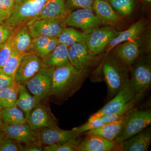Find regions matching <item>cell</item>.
Returning a JSON list of instances; mask_svg holds the SVG:
<instances>
[{
  "mask_svg": "<svg viewBox=\"0 0 151 151\" xmlns=\"http://www.w3.org/2000/svg\"><path fill=\"white\" fill-rule=\"evenodd\" d=\"M88 68L78 69L69 63L54 68L51 96L59 98L71 97L81 88Z\"/></svg>",
  "mask_w": 151,
  "mask_h": 151,
  "instance_id": "obj_1",
  "label": "cell"
},
{
  "mask_svg": "<svg viewBox=\"0 0 151 151\" xmlns=\"http://www.w3.org/2000/svg\"><path fill=\"white\" fill-rule=\"evenodd\" d=\"M42 146L38 143H32L24 146L23 151H42Z\"/></svg>",
  "mask_w": 151,
  "mask_h": 151,
  "instance_id": "obj_41",
  "label": "cell"
},
{
  "mask_svg": "<svg viewBox=\"0 0 151 151\" xmlns=\"http://www.w3.org/2000/svg\"><path fill=\"white\" fill-rule=\"evenodd\" d=\"M6 19V18L5 17H2L0 16V24L2 23H3V22Z\"/></svg>",
  "mask_w": 151,
  "mask_h": 151,
  "instance_id": "obj_44",
  "label": "cell"
},
{
  "mask_svg": "<svg viewBox=\"0 0 151 151\" xmlns=\"http://www.w3.org/2000/svg\"><path fill=\"white\" fill-rule=\"evenodd\" d=\"M52 37L45 36H39L33 38L30 52L37 55L46 46Z\"/></svg>",
  "mask_w": 151,
  "mask_h": 151,
  "instance_id": "obj_35",
  "label": "cell"
},
{
  "mask_svg": "<svg viewBox=\"0 0 151 151\" xmlns=\"http://www.w3.org/2000/svg\"><path fill=\"white\" fill-rule=\"evenodd\" d=\"M124 115L125 122L123 131L114 141L119 144L145 129L151 123L150 109L139 110L134 107L128 110Z\"/></svg>",
  "mask_w": 151,
  "mask_h": 151,
  "instance_id": "obj_4",
  "label": "cell"
},
{
  "mask_svg": "<svg viewBox=\"0 0 151 151\" xmlns=\"http://www.w3.org/2000/svg\"><path fill=\"white\" fill-rule=\"evenodd\" d=\"M19 26L15 28L13 32L9 39L0 46V68L4 65L13 52L14 40Z\"/></svg>",
  "mask_w": 151,
  "mask_h": 151,
  "instance_id": "obj_31",
  "label": "cell"
},
{
  "mask_svg": "<svg viewBox=\"0 0 151 151\" xmlns=\"http://www.w3.org/2000/svg\"><path fill=\"white\" fill-rule=\"evenodd\" d=\"M114 52L119 59L131 66L134 63L139 55V45L137 40L129 41L117 45Z\"/></svg>",
  "mask_w": 151,
  "mask_h": 151,
  "instance_id": "obj_22",
  "label": "cell"
},
{
  "mask_svg": "<svg viewBox=\"0 0 151 151\" xmlns=\"http://www.w3.org/2000/svg\"><path fill=\"white\" fill-rule=\"evenodd\" d=\"M88 33L78 31L72 27H65L57 38L59 43L68 47L74 44L86 42Z\"/></svg>",
  "mask_w": 151,
  "mask_h": 151,
  "instance_id": "obj_28",
  "label": "cell"
},
{
  "mask_svg": "<svg viewBox=\"0 0 151 151\" xmlns=\"http://www.w3.org/2000/svg\"><path fill=\"white\" fill-rule=\"evenodd\" d=\"M32 39L26 23L19 26L14 40V50L22 54L30 52Z\"/></svg>",
  "mask_w": 151,
  "mask_h": 151,
  "instance_id": "obj_25",
  "label": "cell"
},
{
  "mask_svg": "<svg viewBox=\"0 0 151 151\" xmlns=\"http://www.w3.org/2000/svg\"><path fill=\"white\" fill-rule=\"evenodd\" d=\"M145 29V24L142 20L135 23L128 29L120 33L113 39L106 47L105 50L109 53L111 50L124 42L137 40Z\"/></svg>",
  "mask_w": 151,
  "mask_h": 151,
  "instance_id": "obj_21",
  "label": "cell"
},
{
  "mask_svg": "<svg viewBox=\"0 0 151 151\" xmlns=\"http://www.w3.org/2000/svg\"><path fill=\"white\" fill-rule=\"evenodd\" d=\"M47 0H16L10 15L3 22L7 26L16 27L36 17Z\"/></svg>",
  "mask_w": 151,
  "mask_h": 151,
  "instance_id": "obj_3",
  "label": "cell"
},
{
  "mask_svg": "<svg viewBox=\"0 0 151 151\" xmlns=\"http://www.w3.org/2000/svg\"><path fill=\"white\" fill-rule=\"evenodd\" d=\"M14 6L13 0H0V16L8 18Z\"/></svg>",
  "mask_w": 151,
  "mask_h": 151,
  "instance_id": "obj_37",
  "label": "cell"
},
{
  "mask_svg": "<svg viewBox=\"0 0 151 151\" xmlns=\"http://www.w3.org/2000/svg\"><path fill=\"white\" fill-rule=\"evenodd\" d=\"M137 94H145L150 86L151 67L150 61L139 62L132 68L131 79Z\"/></svg>",
  "mask_w": 151,
  "mask_h": 151,
  "instance_id": "obj_15",
  "label": "cell"
},
{
  "mask_svg": "<svg viewBox=\"0 0 151 151\" xmlns=\"http://www.w3.org/2000/svg\"><path fill=\"white\" fill-rule=\"evenodd\" d=\"M32 38L39 36L58 38L66 27L65 19H44L26 23Z\"/></svg>",
  "mask_w": 151,
  "mask_h": 151,
  "instance_id": "obj_7",
  "label": "cell"
},
{
  "mask_svg": "<svg viewBox=\"0 0 151 151\" xmlns=\"http://www.w3.org/2000/svg\"><path fill=\"white\" fill-rule=\"evenodd\" d=\"M127 66L113 55H108L103 61L102 71L108 87V100L114 97L129 79Z\"/></svg>",
  "mask_w": 151,
  "mask_h": 151,
  "instance_id": "obj_2",
  "label": "cell"
},
{
  "mask_svg": "<svg viewBox=\"0 0 151 151\" xmlns=\"http://www.w3.org/2000/svg\"><path fill=\"white\" fill-rule=\"evenodd\" d=\"M144 95V94L137 93L134 98L131 100L120 111L116 113L103 115L92 122L88 123L87 125V128L89 130L93 129L102 127L105 124L116 121L121 118L128 110L134 108L135 105L142 98Z\"/></svg>",
  "mask_w": 151,
  "mask_h": 151,
  "instance_id": "obj_23",
  "label": "cell"
},
{
  "mask_svg": "<svg viewBox=\"0 0 151 151\" xmlns=\"http://www.w3.org/2000/svg\"><path fill=\"white\" fill-rule=\"evenodd\" d=\"M13 1H14V2L15 1H16V0H13Z\"/></svg>",
  "mask_w": 151,
  "mask_h": 151,
  "instance_id": "obj_48",
  "label": "cell"
},
{
  "mask_svg": "<svg viewBox=\"0 0 151 151\" xmlns=\"http://www.w3.org/2000/svg\"><path fill=\"white\" fill-rule=\"evenodd\" d=\"M43 66L42 58L32 52L26 53L22 58L15 74V82L19 85L26 86Z\"/></svg>",
  "mask_w": 151,
  "mask_h": 151,
  "instance_id": "obj_10",
  "label": "cell"
},
{
  "mask_svg": "<svg viewBox=\"0 0 151 151\" xmlns=\"http://www.w3.org/2000/svg\"><path fill=\"white\" fill-rule=\"evenodd\" d=\"M4 124L2 120L1 116H0V132H3V128H4Z\"/></svg>",
  "mask_w": 151,
  "mask_h": 151,
  "instance_id": "obj_43",
  "label": "cell"
},
{
  "mask_svg": "<svg viewBox=\"0 0 151 151\" xmlns=\"http://www.w3.org/2000/svg\"><path fill=\"white\" fill-rule=\"evenodd\" d=\"M70 12L65 0H47L40 14L29 21L44 19H65Z\"/></svg>",
  "mask_w": 151,
  "mask_h": 151,
  "instance_id": "obj_16",
  "label": "cell"
},
{
  "mask_svg": "<svg viewBox=\"0 0 151 151\" xmlns=\"http://www.w3.org/2000/svg\"><path fill=\"white\" fill-rule=\"evenodd\" d=\"M93 10L102 24L108 26H116L121 21V16L113 9L109 2L104 0H95Z\"/></svg>",
  "mask_w": 151,
  "mask_h": 151,
  "instance_id": "obj_17",
  "label": "cell"
},
{
  "mask_svg": "<svg viewBox=\"0 0 151 151\" xmlns=\"http://www.w3.org/2000/svg\"><path fill=\"white\" fill-rule=\"evenodd\" d=\"M125 114V113H124ZM124 114L119 119L102 127L84 132L85 135L100 136L111 141H115L122 134L125 122Z\"/></svg>",
  "mask_w": 151,
  "mask_h": 151,
  "instance_id": "obj_18",
  "label": "cell"
},
{
  "mask_svg": "<svg viewBox=\"0 0 151 151\" xmlns=\"http://www.w3.org/2000/svg\"><path fill=\"white\" fill-rule=\"evenodd\" d=\"M137 94L134 85L129 78L112 99L100 110L92 114L86 122L89 123L103 115L118 112L134 98Z\"/></svg>",
  "mask_w": 151,
  "mask_h": 151,
  "instance_id": "obj_5",
  "label": "cell"
},
{
  "mask_svg": "<svg viewBox=\"0 0 151 151\" xmlns=\"http://www.w3.org/2000/svg\"><path fill=\"white\" fill-rule=\"evenodd\" d=\"M67 25L89 33L103 25L93 9H80L71 12L65 18Z\"/></svg>",
  "mask_w": 151,
  "mask_h": 151,
  "instance_id": "obj_9",
  "label": "cell"
},
{
  "mask_svg": "<svg viewBox=\"0 0 151 151\" xmlns=\"http://www.w3.org/2000/svg\"><path fill=\"white\" fill-rule=\"evenodd\" d=\"M1 116L4 124L7 125L27 123L24 113L17 105L3 108L1 112Z\"/></svg>",
  "mask_w": 151,
  "mask_h": 151,
  "instance_id": "obj_27",
  "label": "cell"
},
{
  "mask_svg": "<svg viewBox=\"0 0 151 151\" xmlns=\"http://www.w3.org/2000/svg\"><path fill=\"white\" fill-rule=\"evenodd\" d=\"M3 132L6 137L12 139L25 145L32 143L40 144L39 139V131L31 129L27 123L9 125L4 124Z\"/></svg>",
  "mask_w": 151,
  "mask_h": 151,
  "instance_id": "obj_11",
  "label": "cell"
},
{
  "mask_svg": "<svg viewBox=\"0 0 151 151\" xmlns=\"http://www.w3.org/2000/svg\"><path fill=\"white\" fill-rule=\"evenodd\" d=\"M38 131L39 139L42 146L65 142L82 134L73 129L64 130L58 127L42 128Z\"/></svg>",
  "mask_w": 151,
  "mask_h": 151,
  "instance_id": "obj_14",
  "label": "cell"
},
{
  "mask_svg": "<svg viewBox=\"0 0 151 151\" xmlns=\"http://www.w3.org/2000/svg\"><path fill=\"white\" fill-rule=\"evenodd\" d=\"M20 85L15 82L0 90V101L4 108L16 105Z\"/></svg>",
  "mask_w": 151,
  "mask_h": 151,
  "instance_id": "obj_29",
  "label": "cell"
},
{
  "mask_svg": "<svg viewBox=\"0 0 151 151\" xmlns=\"http://www.w3.org/2000/svg\"><path fill=\"white\" fill-rule=\"evenodd\" d=\"M109 2L116 13L123 17L132 14L135 4L134 0H109Z\"/></svg>",
  "mask_w": 151,
  "mask_h": 151,
  "instance_id": "obj_30",
  "label": "cell"
},
{
  "mask_svg": "<svg viewBox=\"0 0 151 151\" xmlns=\"http://www.w3.org/2000/svg\"><path fill=\"white\" fill-rule=\"evenodd\" d=\"M41 102V101L37 97L31 96L30 94L25 85H20L18 98L16 105L23 111L27 121L33 109Z\"/></svg>",
  "mask_w": 151,
  "mask_h": 151,
  "instance_id": "obj_26",
  "label": "cell"
},
{
  "mask_svg": "<svg viewBox=\"0 0 151 151\" xmlns=\"http://www.w3.org/2000/svg\"><path fill=\"white\" fill-rule=\"evenodd\" d=\"M69 63L78 69L88 68L97 63L98 58L89 52L85 42L74 44L68 47Z\"/></svg>",
  "mask_w": 151,
  "mask_h": 151,
  "instance_id": "obj_12",
  "label": "cell"
},
{
  "mask_svg": "<svg viewBox=\"0 0 151 151\" xmlns=\"http://www.w3.org/2000/svg\"><path fill=\"white\" fill-rule=\"evenodd\" d=\"M15 82L14 78L6 75L0 69V90Z\"/></svg>",
  "mask_w": 151,
  "mask_h": 151,
  "instance_id": "obj_40",
  "label": "cell"
},
{
  "mask_svg": "<svg viewBox=\"0 0 151 151\" xmlns=\"http://www.w3.org/2000/svg\"><path fill=\"white\" fill-rule=\"evenodd\" d=\"M92 1H95V0H92ZM104 1H106L109 2V0H104Z\"/></svg>",
  "mask_w": 151,
  "mask_h": 151,
  "instance_id": "obj_47",
  "label": "cell"
},
{
  "mask_svg": "<svg viewBox=\"0 0 151 151\" xmlns=\"http://www.w3.org/2000/svg\"><path fill=\"white\" fill-rule=\"evenodd\" d=\"M27 124L32 130L58 127L56 119L52 113L49 105L41 103L31 112L27 119Z\"/></svg>",
  "mask_w": 151,
  "mask_h": 151,
  "instance_id": "obj_13",
  "label": "cell"
},
{
  "mask_svg": "<svg viewBox=\"0 0 151 151\" xmlns=\"http://www.w3.org/2000/svg\"><path fill=\"white\" fill-rule=\"evenodd\" d=\"M5 135H4L3 132H0V148L2 145L3 141H4V139Z\"/></svg>",
  "mask_w": 151,
  "mask_h": 151,
  "instance_id": "obj_42",
  "label": "cell"
},
{
  "mask_svg": "<svg viewBox=\"0 0 151 151\" xmlns=\"http://www.w3.org/2000/svg\"><path fill=\"white\" fill-rule=\"evenodd\" d=\"M120 32L108 26L92 30L88 33L85 42L89 52L93 55L103 52L110 41Z\"/></svg>",
  "mask_w": 151,
  "mask_h": 151,
  "instance_id": "obj_8",
  "label": "cell"
},
{
  "mask_svg": "<svg viewBox=\"0 0 151 151\" xmlns=\"http://www.w3.org/2000/svg\"><path fill=\"white\" fill-rule=\"evenodd\" d=\"M151 142L150 130H143L120 143L122 151H147Z\"/></svg>",
  "mask_w": 151,
  "mask_h": 151,
  "instance_id": "obj_20",
  "label": "cell"
},
{
  "mask_svg": "<svg viewBox=\"0 0 151 151\" xmlns=\"http://www.w3.org/2000/svg\"><path fill=\"white\" fill-rule=\"evenodd\" d=\"M24 147L21 143L5 137L0 151H23Z\"/></svg>",
  "mask_w": 151,
  "mask_h": 151,
  "instance_id": "obj_36",
  "label": "cell"
},
{
  "mask_svg": "<svg viewBox=\"0 0 151 151\" xmlns=\"http://www.w3.org/2000/svg\"><path fill=\"white\" fill-rule=\"evenodd\" d=\"M3 108H3L2 105L1 104V101H0V116H1V112L2 110H3Z\"/></svg>",
  "mask_w": 151,
  "mask_h": 151,
  "instance_id": "obj_45",
  "label": "cell"
},
{
  "mask_svg": "<svg viewBox=\"0 0 151 151\" xmlns=\"http://www.w3.org/2000/svg\"><path fill=\"white\" fill-rule=\"evenodd\" d=\"M59 44L57 38L52 37L44 48L39 53H38L37 56L43 59L52 51H53Z\"/></svg>",
  "mask_w": 151,
  "mask_h": 151,
  "instance_id": "obj_38",
  "label": "cell"
},
{
  "mask_svg": "<svg viewBox=\"0 0 151 151\" xmlns=\"http://www.w3.org/2000/svg\"><path fill=\"white\" fill-rule=\"evenodd\" d=\"M15 28L7 26L3 23L0 24V46L9 39L13 32Z\"/></svg>",
  "mask_w": 151,
  "mask_h": 151,
  "instance_id": "obj_39",
  "label": "cell"
},
{
  "mask_svg": "<svg viewBox=\"0 0 151 151\" xmlns=\"http://www.w3.org/2000/svg\"><path fill=\"white\" fill-rule=\"evenodd\" d=\"M24 54H21L13 50L11 56L4 65L0 69L6 75L14 78L15 74L18 68L22 58Z\"/></svg>",
  "mask_w": 151,
  "mask_h": 151,
  "instance_id": "obj_32",
  "label": "cell"
},
{
  "mask_svg": "<svg viewBox=\"0 0 151 151\" xmlns=\"http://www.w3.org/2000/svg\"><path fill=\"white\" fill-rule=\"evenodd\" d=\"M86 137L80 142L76 151H110L116 147V142L109 140L100 136L86 135Z\"/></svg>",
  "mask_w": 151,
  "mask_h": 151,
  "instance_id": "obj_19",
  "label": "cell"
},
{
  "mask_svg": "<svg viewBox=\"0 0 151 151\" xmlns=\"http://www.w3.org/2000/svg\"><path fill=\"white\" fill-rule=\"evenodd\" d=\"M94 1L92 0H65L66 6L70 12L75 9H93Z\"/></svg>",
  "mask_w": 151,
  "mask_h": 151,
  "instance_id": "obj_34",
  "label": "cell"
},
{
  "mask_svg": "<svg viewBox=\"0 0 151 151\" xmlns=\"http://www.w3.org/2000/svg\"><path fill=\"white\" fill-rule=\"evenodd\" d=\"M145 1H147V2L149 3L151 1V0H145Z\"/></svg>",
  "mask_w": 151,
  "mask_h": 151,
  "instance_id": "obj_46",
  "label": "cell"
},
{
  "mask_svg": "<svg viewBox=\"0 0 151 151\" xmlns=\"http://www.w3.org/2000/svg\"><path fill=\"white\" fill-rule=\"evenodd\" d=\"M54 69L43 66L26 85L33 96L41 101L51 96Z\"/></svg>",
  "mask_w": 151,
  "mask_h": 151,
  "instance_id": "obj_6",
  "label": "cell"
},
{
  "mask_svg": "<svg viewBox=\"0 0 151 151\" xmlns=\"http://www.w3.org/2000/svg\"><path fill=\"white\" fill-rule=\"evenodd\" d=\"M68 47L59 43L47 56L43 58L44 66L55 68L69 63Z\"/></svg>",
  "mask_w": 151,
  "mask_h": 151,
  "instance_id": "obj_24",
  "label": "cell"
},
{
  "mask_svg": "<svg viewBox=\"0 0 151 151\" xmlns=\"http://www.w3.org/2000/svg\"><path fill=\"white\" fill-rule=\"evenodd\" d=\"M78 138L69 140L62 143L52 144L42 146V151H76V148L80 141Z\"/></svg>",
  "mask_w": 151,
  "mask_h": 151,
  "instance_id": "obj_33",
  "label": "cell"
}]
</instances>
